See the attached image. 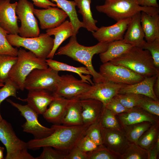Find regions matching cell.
<instances>
[{
	"instance_id": "obj_44",
	"label": "cell",
	"mask_w": 159,
	"mask_h": 159,
	"mask_svg": "<svg viewBox=\"0 0 159 159\" xmlns=\"http://www.w3.org/2000/svg\"><path fill=\"white\" fill-rule=\"evenodd\" d=\"M76 145L82 150L86 153L93 151L99 146L85 134L79 140Z\"/></svg>"
},
{
	"instance_id": "obj_29",
	"label": "cell",
	"mask_w": 159,
	"mask_h": 159,
	"mask_svg": "<svg viewBox=\"0 0 159 159\" xmlns=\"http://www.w3.org/2000/svg\"><path fill=\"white\" fill-rule=\"evenodd\" d=\"M79 9L78 12L82 16L84 28L93 32L98 29L96 26L97 21L94 19L90 9L92 0H74Z\"/></svg>"
},
{
	"instance_id": "obj_16",
	"label": "cell",
	"mask_w": 159,
	"mask_h": 159,
	"mask_svg": "<svg viewBox=\"0 0 159 159\" xmlns=\"http://www.w3.org/2000/svg\"><path fill=\"white\" fill-rule=\"evenodd\" d=\"M10 0L0 1V26L9 34H18L19 27L16 13L17 2L11 3Z\"/></svg>"
},
{
	"instance_id": "obj_28",
	"label": "cell",
	"mask_w": 159,
	"mask_h": 159,
	"mask_svg": "<svg viewBox=\"0 0 159 159\" xmlns=\"http://www.w3.org/2000/svg\"><path fill=\"white\" fill-rule=\"evenodd\" d=\"M133 47L122 40L108 42L106 50L99 54L100 61L103 63L110 62L123 54Z\"/></svg>"
},
{
	"instance_id": "obj_27",
	"label": "cell",
	"mask_w": 159,
	"mask_h": 159,
	"mask_svg": "<svg viewBox=\"0 0 159 159\" xmlns=\"http://www.w3.org/2000/svg\"><path fill=\"white\" fill-rule=\"evenodd\" d=\"M46 63L48 67L58 71H67L77 74L81 80L93 85L94 83L91 79V76L90 72L85 67H74L64 63L59 62L52 59H46Z\"/></svg>"
},
{
	"instance_id": "obj_40",
	"label": "cell",
	"mask_w": 159,
	"mask_h": 159,
	"mask_svg": "<svg viewBox=\"0 0 159 159\" xmlns=\"http://www.w3.org/2000/svg\"><path fill=\"white\" fill-rule=\"evenodd\" d=\"M17 86L9 79L5 82L4 85L0 89V106L2 102L7 97L12 96L17 98ZM0 112V121L3 120Z\"/></svg>"
},
{
	"instance_id": "obj_6",
	"label": "cell",
	"mask_w": 159,
	"mask_h": 159,
	"mask_svg": "<svg viewBox=\"0 0 159 159\" xmlns=\"http://www.w3.org/2000/svg\"><path fill=\"white\" fill-rule=\"evenodd\" d=\"M0 141L6 149L5 159H35L28 152L27 143L16 136L10 123L0 121Z\"/></svg>"
},
{
	"instance_id": "obj_46",
	"label": "cell",
	"mask_w": 159,
	"mask_h": 159,
	"mask_svg": "<svg viewBox=\"0 0 159 159\" xmlns=\"http://www.w3.org/2000/svg\"><path fill=\"white\" fill-rule=\"evenodd\" d=\"M65 159H89V157L87 153L76 145L67 154Z\"/></svg>"
},
{
	"instance_id": "obj_8",
	"label": "cell",
	"mask_w": 159,
	"mask_h": 159,
	"mask_svg": "<svg viewBox=\"0 0 159 159\" xmlns=\"http://www.w3.org/2000/svg\"><path fill=\"white\" fill-rule=\"evenodd\" d=\"M59 71L50 67L34 69L26 77L24 89L28 91L45 89L53 93L59 81Z\"/></svg>"
},
{
	"instance_id": "obj_37",
	"label": "cell",
	"mask_w": 159,
	"mask_h": 159,
	"mask_svg": "<svg viewBox=\"0 0 159 159\" xmlns=\"http://www.w3.org/2000/svg\"><path fill=\"white\" fill-rule=\"evenodd\" d=\"M155 116H159V101L143 95L137 106Z\"/></svg>"
},
{
	"instance_id": "obj_39",
	"label": "cell",
	"mask_w": 159,
	"mask_h": 159,
	"mask_svg": "<svg viewBox=\"0 0 159 159\" xmlns=\"http://www.w3.org/2000/svg\"><path fill=\"white\" fill-rule=\"evenodd\" d=\"M9 33L0 26V54L17 56L18 50L14 48L8 42L6 37Z\"/></svg>"
},
{
	"instance_id": "obj_23",
	"label": "cell",
	"mask_w": 159,
	"mask_h": 159,
	"mask_svg": "<svg viewBox=\"0 0 159 159\" xmlns=\"http://www.w3.org/2000/svg\"><path fill=\"white\" fill-rule=\"evenodd\" d=\"M158 74L145 77L142 81L133 84L125 85L120 90L118 94L133 93L145 96L155 100L159 101V99L155 95L153 89Z\"/></svg>"
},
{
	"instance_id": "obj_34",
	"label": "cell",
	"mask_w": 159,
	"mask_h": 159,
	"mask_svg": "<svg viewBox=\"0 0 159 159\" xmlns=\"http://www.w3.org/2000/svg\"><path fill=\"white\" fill-rule=\"evenodd\" d=\"M17 59V56L0 54V83L4 84L8 78L9 73Z\"/></svg>"
},
{
	"instance_id": "obj_26",
	"label": "cell",
	"mask_w": 159,
	"mask_h": 159,
	"mask_svg": "<svg viewBox=\"0 0 159 159\" xmlns=\"http://www.w3.org/2000/svg\"><path fill=\"white\" fill-rule=\"evenodd\" d=\"M61 124L72 126L84 124L80 100L76 98L70 99Z\"/></svg>"
},
{
	"instance_id": "obj_1",
	"label": "cell",
	"mask_w": 159,
	"mask_h": 159,
	"mask_svg": "<svg viewBox=\"0 0 159 159\" xmlns=\"http://www.w3.org/2000/svg\"><path fill=\"white\" fill-rule=\"evenodd\" d=\"M90 125L66 126L54 124V131L49 136L41 139H33L27 143L28 149L35 150L44 146H50L68 153L84 136Z\"/></svg>"
},
{
	"instance_id": "obj_45",
	"label": "cell",
	"mask_w": 159,
	"mask_h": 159,
	"mask_svg": "<svg viewBox=\"0 0 159 159\" xmlns=\"http://www.w3.org/2000/svg\"><path fill=\"white\" fill-rule=\"evenodd\" d=\"M104 106L115 115L128 112L131 109L126 108L114 97Z\"/></svg>"
},
{
	"instance_id": "obj_11",
	"label": "cell",
	"mask_w": 159,
	"mask_h": 159,
	"mask_svg": "<svg viewBox=\"0 0 159 159\" xmlns=\"http://www.w3.org/2000/svg\"><path fill=\"white\" fill-rule=\"evenodd\" d=\"M99 73L105 81L126 85L137 83L145 78L127 68L110 62L101 65Z\"/></svg>"
},
{
	"instance_id": "obj_10",
	"label": "cell",
	"mask_w": 159,
	"mask_h": 159,
	"mask_svg": "<svg viewBox=\"0 0 159 159\" xmlns=\"http://www.w3.org/2000/svg\"><path fill=\"white\" fill-rule=\"evenodd\" d=\"M34 5L27 0H19L17 2L16 13L21 22L19 34L22 37H36L40 34L38 21L33 13Z\"/></svg>"
},
{
	"instance_id": "obj_36",
	"label": "cell",
	"mask_w": 159,
	"mask_h": 159,
	"mask_svg": "<svg viewBox=\"0 0 159 159\" xmlns=\"http://www.w3.org/2000/svg\"><path fill=\"white\" fill-rule=\"evenodd\" d=\"M87 153L89 159H121V155L110 150L103 145Z\"/></svg>"
},
{
	"instance_id": "obj_22",
	"label": "cell",
	"mask_w": 159,
	"mask_h": 159,
	"mask_svg": "<svg viewBox=\"0 0 159 159\" xmlns=\"http://www.w3.org/2000/svg\"><path fill=\"white\" fill-rule=\"evenodd\" d=\"M46 31L49 36H54L53 48L47 57V58L51 59L53 58L56 51L61 44L69 37L75 35L73 25L68 20H65L55 27L47 29Z\"/></svg>"
},
{
	"instance_id": "obj_21",
	"label": "cell",
	"mask_w": 159,
	"mask_h": 159,
	"mask_svg": "<svg viewBox=\"0 0 159 159\" xmlns=\"http://www.w3.org/2000/svg\"><path fill=\"white\" fill-rule=\"evenodd\" d=\"M70 99L57 96L42 114L44 118L54 124H61Z\"/></svg>"
},
{
	"instance_id": "obj_15",
	"label": "cell",
	"mask_w": 159,
	"mask_h": 159,
	"mask_svg": "<svg viewBox=\"0 0 159 159\" xmlns=\"http://www.w3.org/2000/svg\"><path fill=\"white\" fill-rule=\"evenodd\" d=\"M33 13L39 20L40 28L42 29L55 27L68 17L65 11L56 7L42 9L34 8Z\"/></svg>"
},
{
	"instance_id": "obj_43",
	"label": "cell",
	"mask_w": 159,
	"mask_h": 159,
	"mask_svg": "<svg viewBox=\"0 0 159 159\" xmlns=\"http://www.w3.org/2000/svg\"><path fill=\"white\" fill-rule=\"evenodd\" d=\"M142 49L149 51L155 66L159 69V39L150 42L145 41Z\"/></svg>"
},
{
	"instance_id": "obj_3",
	"label": "cell",
	"mask_w": 159,
	"mask_h": 159,
	"mask_svg": "<svg viewBox=\"0 0 159 159\" xmlns=\"http://www.w3.org/2000/svg\"><path fill=\"white\" fill-rule=\"evenodd\" d=\"M110 62L127 68L145 78L159 73V69L155 66L149 51L137 47H132Z\"/></svg>"
},
{
	"instance_id": "obj_35",
	"label": "cell",
	"mask_w": 159,
	"mask_h": 159,
	"mask_svg": "<svg viewBox=\"0 0 159 159\" xmlns=\"http://www.w3.org/2000/svg\"><path fill=\"white\" fill-rule=\"evenodd\" d=\"M148 151L137 144L130 143L121 159H148Z\"/></svg>"
},
{
	"instance_id": "obj_51",
	"label": "cell",
	"mask_w": 159,
	"mask_h": 159,
	"mask_svg": "<svg viewBox=\"0 0 159 159\" xmlns=\"http://www.w3.org/2000/svg\"><path fill=\"white\" fill-rule=\"evenodd\" d=\"M4 148L0 146V159H3Z\"/></svg>"
},
{
	"instance_id": "obj_13",
	"label": "cell",
	"mask_w": 159,
	"mask_h": 159,
	"mask_svg": "<svg viewBox=\"0 0 159 159\" xmlns=\"http://www.w3.org/2000/svg\"><path fill=\"white\" fill-rule=\"evenodd\" d=\"M91 85L72 74L62 75L53 93L57 96L71 99L87 91Z\"/></svg>"
},
{
	"instance_id": "obj_47",
	"label": "cell",
	"mask_w": 159,
	"mask_h": 159,
	"mask_svg": "<svg viewBox=\"0 0 159 159\" xmlns=\"http://www.w3.org/2000/svg\"><path fill=\"white\" fill-rule=\"evenodd\" d=\"M33 4L37 7L47 9L51 7L57 6L56 4H54L49 0H32Z\"/></svg>"
},
{
	"instance_id": "obj_41",
	"label": "cell",
	"mask_w": 159,
	"mask_h": 159,
	"mask_svg": "<svg viewBox=\"0 0 159 159\" xmlns=\"http://www.w3.org/2000/svg\"><path fill=\"white\" fill-rule=\"evenodd\" d=\"M85 135L98 146L102 145L101 127L98 120L90 124L87 129Z\"/></svg>"
},
{
	"instance_id": "obj_5",
	"label": "cell",
	"mask_w": 159,
	"mask_h": 159,
	"mask_svg": "<svg viewBox=\"0 0 159 159\" xmlns=\"http://www.w3.org/2000/svg\"><path fill=\"white\" fill-rule=\"evenodd\" d=\"M17 61L10 70L8 78L14 82L19 90L23 91L27 77L36 69H46L48 67L46 59L37 57L30 51L23 49L18 51Z\"/></svg>"
},
{
	"instance_id": "obj_2",
	"label": "cell",
	"mask_w": 159,
	"mask_h": 159,
	"mask_svg": "<svg viewBox=\"0 0 159 159\" xmlns=\"http://www.w3.org/2000/svg\"><path fill=\"white\" fill-rule=\"evenodd\" d=\"M108 42H99L96 44L90 47L81 45L78 42L76 35L70 37L65 45L60 47L56 54L67 56L74 60L83 64L90 72L95 84L105 81L99 72L95 71L92 63V59L95 54H100L107 49Z\"/></svg>"
},
{
	"instance_id": "obj_53",
	"label": "cell",
	"mask_w": 159,
	"mask_h": 159,
	"mask_svg": "<svg viewBox=\"0 0 159 159\" xmlns=\"http://www.w3.org/2000/svg\"></svg>"
},
{
	"instance_id": "obj_54",
	"label": "cell",
	"mask_w": 159,
	"mask_h": 159,
	"mask_svg": "<svg viewBox=\"0 0 159 159\" xmlns=\"http://www.w3.org/2000/svg\"><path fill=\"white\" fill-rule=\"evenodd\" d=\"M1 0H0V1Z\"/></svg>"
},
{
	"instance_id": "obj_50",
	"label": "cell",
	"mask_w": 159,
	"mask_h": 159,
	"mask_svg": "<svg viewBox=\"0 0 159 159\" xmlns=\"http://www.w3.org/2000/svg\"><path fill=\"white\" fill-rule=\"evenodd\" d=\"M153 90L154 93L157 97L159 99V73L157 76L155 81L153 85Z\"/></svg>"
},
{
	"instance_id": "obj_32",
	"label": "cell",
	"mask_w": 159,
	"mask_h": 159,
	"mask_svg": "<svg viewBox=\"0 0 159 159\" xmlns=\"http://www.w3.org/2000/svg\"><path fill=\"white\" fill-rule=\"evenodd\" d=\"M159 134V122L153 124L141 136L137 144L148 151L155 142Z\"/></svg>"
},
{
	"instance_id": "obj_19",
	"label": "cell",
	"mask_w": 159,
	"mask_h": 159,
	"mask_svg": "<svg viewBox=\"0 0 159 159\" xmlns=\"http://www.w3.org/2000/svg\"><path fill=\"white\" fill-rule=\"evenodd\" d=\"M141 12L131 18L122 40L133 47L142 48L145 42V34L141 23Z\"/></svg>"
},
{
	"instance_id": "obj_49",
	"label": "cell",
	"mask_w": 159,
	"mask_h": 159,
	"mask_svg": "<svg viewBox=\"0 0 159 159\" xmlns=\"http://www.w3.org/2000/svg\"><path fill=\"white\" fill-rule=\"evenodd\" d=\"M148 151V159H157L158 158L159 150L157 149L155 143Z\"/></svg>"
},
{
	"instance_id": "obj_42",
	"label": "cell",
	"mask_w": 159,
	"mask_h": 159,
	"mask_svg": "<svg viewBox=\"0 0 159 159\" xmlns=\"http://www.w3.org/2000/svg\"><path fill=\"white\" fill-rule=\"evenodd\" d=\"M43 151L40 155L35 159H65L67 153L50 146L42 147Z\"/></svg>"
},
{
	"instance_id": "obj_12",
	"label": "cell",
	"mask_w": 159,
	"mask_h": 159,
	"mask_svg": "<svg viewBox=\"0 0 159 159\" xmlns=\"http://www.w3.org/2000/svg\"><path fill=\"white\" fill-rule=\"evenodd\" d=\"M125 84L104 81L91 85L85 93L74 98L82 100L92 99L101 101L106 105L116 95Z\"/></svg>"
},
{
	"instance_id": "obj_33",
	"label": "cell",
	"mask_w": 159,
	"mask_h": 159,
	"mask_svg": "<svg viewBox=\"0 0 159 159\" xmlns=\"http://www.w3.org/2000/svg\"><path fill=\"white\" fill-rule=\"evenodd\" d=\"M98 120L102 128L119 130H123L115 115L104 105Z\"/></svg>"
},
{
	"instance_id": "obj_31",
	"label": "cell",
	"mask_w": 159,
	"mask_h": 159,
	"mask_svg": "<svg viewBox=\"0 0 159 159\" xmlns=\"http://www.w3.org/2000/svg\"><path fill=\"white\" fill-rule=\"evenodd\" d=\"M153 124L145 121L121 127L128 141L137 144L140 138Z\"/></svg>"
},
{
	"instance_id": "obj_17",
	"label": "cell",
	"mask_w": 159,
	"mask_h": 159,
	"mask_svg": "<svg viewBox=\"0 0 159 159\" xmlns=\"http://www.w3.org/2000/svg\"><path fill=\"white\" fill-rule=\"evenodd\" d=\"M27 97L24 99H17L26 102L27 105L38 114L42 115L47 106L56 97L52 92L45 89H36L28 91Z\"/></svg>"
},
{
	"instance_id": "obj_48",
	"label": "cell",
	"mask_w": 159,
	"mask_h": 159,
	"mask_svg": "<svg viewBox=\"0 0 159 159\" xmlns=\"http://www.w3.org/2000/svg\"><path fill=\"white\" fill-rule=\"evenodd\" d=\"M138 4L142 6L159 8L157 0H137Z\"/></svg>"
},
{
	"instance_id": "obj_30",
	"label": "cell",
	"mask_w": 159,
	"mask_h": 159,
	"mask_svg": "<svg viewBox=\"0 0 159 159\" xmlns=\"http://www.w3.org/2000/svg\"><path fill=\"white\" fill-rule=\"evenodd\" d=\"M56 3L57 7L61 9L68 15L74 27L75 35L78 32L79 29L84 28L82 22L79 19L76 9V4L74 1L67 0H51Z\"/></svg>"
},
{
	"instance_id": "obj_38",
	"label": "cell",
	"mask_w": 159,
	"mask_h": 159,
	"mask_svg": "<svg viewBox=\"0 0 159 159\" xmlns=\"http://www.w3.org/2000/svg\"><path fill=\"white\" fill-rule=\"evenodd\" d=\"M143 96L141 95L128 93L118 94L114 97L126 108L131 109L137 106Z\"/></svg>"
},
{
	"instance_id": "obj_14",
	"label": "cell",
	"mask_w": 159,
	"mask_h": 159,
	"mask_svg": "<svg viewBox=\"0 0 159 159\" xmlns=\"http://www.w3.org/2000/svg\"><path fill=\"white\" fill-rule=\"evenodd\" d=\"M131 18L118 21L110 26H101L92 32V35L99 42L108 43L115 40H122Z\"/></svg>"
},
{
	"instance_id": "obj_24",
	"label": "cell",
	"mask_w": 159,
	"mask_h": 159,
	"mask_svg": "<svg viewBox=\"0 0 159 159\" xmlns=\"http://www.w3.org/2000/svg\"><path fill=\"white\" fill-rule=\"evenodd\" d=\"M84 124L90 125L97 121L104 106L101 101L94 99L80 100Z\"/></svg>"
},
{
	"instance_id": "obj_25",
	"label": "cell",
	"mask_w": 159,
	"mask_h": 159,
	"mask_svg": "<svg viewBox=\"0 0 159 159\" xmlns=\"http://www.w3.org/2000/svg\"><path fill=\"white\" fill-rule=\"evenodd\" d=\"M141 23L145 35V41L150 42L159 39V15L152 16L141 12Z\"/></svg>"
},
{
	"instance_id": "obj_52",
	"label": "cell",
	"mask_w": 159,
	"mask_h": 159,
	"mask_svg": "<svg viewBox=\"0 0 159 159\" xmlns=\"http://www.w3.org/2000/svg\"><path fill=\"white\" fill-rule=\"evenodd\" d=\"M4 85V84L0 83V87H2Z\"/></svg>"
},
{
	"instance_id": "obj_9",
	"label": "cell",
	"mask_w": 159,
	"mask_h": 159,
	"mask_svg": "<svg viewBox=\"0 0 159 159\" xmlns=\"http://www.w3.org/2000/svg\"><path fill=\"white\" fill-rule=\"evenodd\" d=\"M7 102L17 108L21 115L26 119V122L21 127L23 131L32 134L34 139H39L46 137L54 131V128L44 127L38 121V114L27 104L22 105L16 103L11 100L6 99Z\"/></svg>"
},
{
	"instance_id": "obj_18",
	"label": "cell",
	"mask_w": 159,
	"mask_h": 159,
	"mask_svg": "<svg viewBox=\"0 0 159 159\" xmlns=\"http://www.w3.org/2000/svg\"><path fill=\"white\" fill-rule=\"evenodd\" d=\"M101 131L103 145L110 150L121 155L130 143L123 130L101 127Z\"/></svg>"
},
{
	"instance_id": "obj_20",
	"label": "cell",
	"mask_w": 159,
	"mask_h": 159,
	"mask_svg": "<svg viewBox=\"0 0 159 159\" xmlns=\"http://www.w3.org/2000/svg\"><path fill=\"white\" fill-rule=\"evenodd\" d=\"M115 115L121 126L145 121L153 124L159 122L158 116L152 115L138 107L131 108L128 112Z\"/></svg>"
},
{
	"instance_id": "obj_7",
	"label": "cell",
	"mask_w": 159,
	"mask_h": 159,
	"mask_svg": "<svg viewBox=\"0 0 159 159\" xmlns=\"http://www.w3.org/2000/svg\"><path fill=\"white\" fill-rule=\"evenodd\" d=\"M6 38L12 46L17 48L22 47L37 57L45 59L47 58L54 46V39L47 33L33 37H23L18 34H9Z\"/></svg>"
},
{
	"instance_id": "obj_4",
	"label": "cell",
	"mask_w": 159,
	"mask_h": 159,
	"mask_svg": "<svg viewBox=\"0 0 159 159\" xmlns=\"http://www.w3.org/2000/svg\"><path fill=\"white\" fill-rule=\"evenodd\" d=\"M96 8L117 21L132 18L142 11L152 16L159 13V8L141 6L137 0H106L104 4L97 5Z\"/></svg>"
}]
</instances>
